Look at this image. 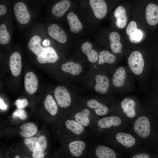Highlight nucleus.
Here are the masks:
<instances>
[{
	"label": "nucleus",
	"instance_id": "1",
	"mask_svg": "<svg viewBox=\"0 0 158 158\" xmlns=\"http://www.w3.org/2000/svg\"><path fill=\"white\" fill-rule=\"evenodd\" d=\"M59 127L58 133L59 138L63 142L84 139L90 140L88 130L69 117L64 120Z\"/></svg>",
	"mask_w": 158,
	"mask_h": 158
},
{
	"label": "nucleus",
	"instance_id": "2",
	"mask_svg": "<svg viewBox=\"0 0 158 158\" xmlns=\"http://www.w3.org/2000/svg\"><path fill=\"white\" fill-rule=\"evenodd\" d=\"M69 117L86 128L93 127L99 118L91 109L85 106L75 107Z\"/></svg>",
	"mask_w": 158,
	"mask_h": 158
},
{
	"label": "nucleus",
	"instance_id": "3",
	"mask_svg": "<svg viewBox=\"0 0 158 158\" xmlns=\"http://www.w3.org/2000/svg\"><path fill=\"white\" fill-rule=\"evenodd\" d=\"M121 123V119L115 116L99 118L94 126L88 130L91 140L101 136L106 130L118 127Z\"/></svg>",
	"mask_w": 158,
	"mask_h": 158
},
{
	"label": "nucleus",
	"instance_id": "4",
	"mask_svg": "<svg viewBox=\"0 0 158 158\" xmlns=\"http://www.w3.org/2000/svg\"><path fill=\"white\" fill-rule=\"evenodd\" d=\"M128 63L131 72L139 77L145 72V61L142 54L138 51L132 52L128 59Z\"/></svg>",
	"mask_w": 158,
	"mask_h": 158
},
{
	"label": "nucleus",
	"instance_id": "5",
	"mask_svg": "<svg viewBox=\"0 0 158 158\" xmlns=\"http://www.w3.org/2000/svg\"><path fill=\"white\" fill-rule=\"evenodd\" d=\"M54 97L56 102L59 107L63 109L72 107L71 97L68 91L63 86H59L56 88L54 92Z\"/></svg>",
	"mask_w": 158,
	"mask_h": 158
},
{
	"label": "nucleus",
	"instance_id": "6",
	"mask_svg": "<svg viewBox=\"0 0 158 158\" xmlns=\"http://www.w3.org/2000/svg\"><path fill=\"white\" fill-rule=\"evenodd\" d=\"M92 140L90 142L89 147L97 158H116V154L112 149L97 141Z\"/></svg>",
	"mask_w": 158,
	"mask_h": 158
},
{
	"label": "nucleus",
	"instance_id": "7",
	"mask_svg": "<svg viewBox=\"0 0 158 158\" xmlns=\"http://www.w3.org/2000/svg\"><path fill=\"white\" fill-rule=\"evenodd\" d=\"M135 132L143 138L147 137L150 132V125L148 118L145 116H141L135 121L133 124Z\"/></svg>",
	"mask_w": 158,
	"mask_h": 158
},
{
	"label": "nucleus",
	"instance_id": "8",
	"mask_svg": "<svg viewBox=\"0 0 158 158\" xmlns=\"http://www.w3.org/2000/svg\"><path fill=\"white\" fill-rule=\"evenodd\" d=\"M128 73L122 66L119 67L115 70L112 80V84L115 87L122 90L126 87L128 80Z\"/></svg>",
	"mask_w": 158,
	"mask_h": 158
},
{
	"label": "nucleus",
	"instance_id": "9",
	"mask_svg": "<svg viewBox=\"0 0 158 158\" xmlns=\"http://www.w3.org/2000/svg\"><path fill=\"white\" fill-rule=\"evenodd\" d=\"M13 11L17 19L20 23L26 24L29 22L30 15L24 3L19 2L15 4L13 7Z\"/></svg>",
	"mask_w": 158,
	"mask_h": 158
},
{
	"label": "nucleus",
	"instance_id": "10",
	"mask_svg": "<svg viewBox=\"0 0 158 158\" xmlns=\"http://www.w3.org/2000/svg\"><path fill=\"white\" fill-rule=\"evenodd\" d=\"M85 106L91 109L98 117L108 113L109 109L105 104L95 99H91L85 102Z\"/></svg>",
	"mask_w": 158,
	"mask_h": 158
},
{
	"label": "nucleus",
	"instance_id": "11",
	"mask_svg": "<svg viewBox=\"0 0 158 158\" xmlns=\"http://www.w3.org/2000/svg\"><path fill=\"white\" fill-rule=\"evenodd\" d=\"M89 3L95 16L98 19H102L106 16L107 6L104 0H90Z\"/></svg>",
	"mask_w": 158,
	"mask_h": 158
},
{
	"label": "nucleus",
	"instance_id": "12",
	"mask_svg": "<svg viewBox=\"0 0 158 158\" xmlns=\"http://www.w3.org/2000/svg\"><path fill=\"white\" fill-rule=\"evenodd\" d=\"M47 32L52 38L61 43H65L67 40L66 34L65 31L57 25L51 24L48 27Z\"/></svg>",
	"mask_w": 158,
	"mask_h": 158
},
{
	"label": "nucleus",
	"instance_id": "13",
	"mask_svg": "<svg viewBox=\"0 0 158 158\" xmlns=\"http://www.w3.org/2000/svg\"><path fill=\"white\" fill-rule=\"evenodd\" d=\"M59 57L53 48L51 47H46L44 51L37 57V60L40 63H53L56 62Z\"/></svg>",
	"mask_w": 158,
	"mask_h": 158
},
{
	"label": "nucleus",
	"instance_id": "14",
	"mask_svg": "<svg viewBox=\"0 0 158 158\" xmlns=\"http://www.w3.org/2000/svg\"><path fill=\"white\" fill-rule=\"evenodd\" d=\"M38 80L35 74L32 72L27 73L24 78V85L26 91L32 94L37 91L38 86Z\"/></svg>",
	"mask_w": 158,
	"mask_h": 158
},
{
	"label": "nucleus",
	"instance_id": "15",
	"mask_svg": "<svg viewBox=\"0 0 158 158\" xmlns=\"http://www.w3.org/2000/svg\"><path fill=\"white\" fill-rule=\"evenodd\" d=\"M96 84L94 87L95 91L97 93L103 95L106 94L110 85V82L106 75L97 74L95 77Z\"/></svg>",
	"mask_w": 158,
	"mask_h": 158
},
{
	"label": "nucleus",
	"instance_id": "16",
	"mask_svg": "<svg viewBox=\"0 0 158 158\" xmlns=\"http://www.w3.org/2000/svg\"><path fill=\"white\" fill-rule=\"evenodd\" d=\"M9 67L11 72L14 76H17L20 73L22 68V58L18 52H14L11 56Z\"/></svg>",
	"mask_w": 158,
	"mask_h": 158
},
{
	"label": "nucleus",
	"instance_id": "17",
	"mask_svg": "<svg viewBox=\"0 0 158 158\" xmlns=\"http://www.w3.org/2000/svg\"><path fill=\"white\" fill-rule=\"evenodd\" d=\"M145 17L147 23L154 25L158 23V6L150 3L147 6L145 11Z\"/></svg>",
	"mask_w": 158,
	"mask_h": 158
},
{
	"label": "nucleus",
	"instance_id": "18",
	"mask_svg": "<svg viewBox=\"0 0 158 158\" xmlns=\"http://www.w3.org/2000/svg\"><path fill=\"white\" fill-rule=\"evenodd\" d=\"M136 103L131 97L124 98L121 102V107L123 112L130 118H133L136 115L135 107Z\"/></svg>",
	"mask_w": 158,
	"mask_h": 158
},
{
	"label": "nucleus",
	"instance_id": "19",
	"mask_svg": "<svg viewBox=\"0 0 158 158\" xmlns=\"http://www.w3.org/2000/svg\"><path fill=\"white\" fill-rule=\"evenodd\" d=\"M114 15L116 18V24L117 27L120 29L125 28L127 20L125 8L121 6H118L115 9Z\"/></svg>",
	"mask_w": 158,
	"mask_h": 158
},
{
	"label": "nucleus",
	"instance_id": "20",
	"mask_svg": "<svg viewBox=\"0 0 158 158\" xmlns=\"http://www.w3.org/2000/svg\"><path fill=\"white\" fill-rule=\"evenodd\" d=\"M41 42V39L40 37L35 35L31 38L28 43L29 49L37 56L41 54L46 48L42 46Z\"/></svg>",
	"mask_w": 158,
	"mask_h": 158
},
{
	"label": "nucleus",
	"instance_id": "21",
	"mask_svg": "<svg viewBox=\"0 0 158 158\" xmlns=\"http://www.w3.org/2000/svg\"><path fill=\"white\" fill-rule=\"evenodd\" d=\"M71 31L74 33H77L83 29V25L76 15L73 12H69L67 16Z\"/></svg>",
	"mask_w": 158,
	"mask_h": 158
},
{
	"label": "nucleus",
	"instance_id": "22",
	"mask_svg": "<svg viewBox=\"0 0 158 158\" xmlns=\"http://www.w3.org/2000/svg\"><path fill=\"white\" fill-rule=\"evenodd\" d=\"M71 5L70 2L69 0L61 1L53 6L51 9V12L55 16L61 17L69 9Z\"/></svg>",
	"mask_w": 158,
	"mask_h": 158
},
{
	"label": "nucleus",
	"instance_id": "23",
	"mask_svg": "<svg viewBox=\"0 0 158 158\" xmlns=\"http://www.w3.org/2000/svg\"><path fill=\"white\" fill-rule=\"evenodd\" d=\"M62 70L73 75H79L82 71V65L79 63L69 61L63 64L61 66Z\"/></svg>",
	"mask_w": 158,
	"mask_h": 158
},
{
	"label": "nucleus",
	"instance_id": "24",
	"mask_svg": "<svg viewBox=\"0 0 158 158\" xmlns=\"http://www.w3.org/2000/svg\"><path fill=\"white\" fill-rule=\"evenodd\" d=\"M19 134L22 137L28 138L33 136L37 132L38 128L33 123L28 122L21 125Z\"/></svg>",
	"mask_w": 158,
	"mask_h": 158
},
{
	"label": "nucleus",
	"instance_id": "25",
	"mask_svg": "<svg viewBox=\"0 0 158 158\" xmlns=\"http://www.w3.org/2000/svg\"><path fill=\"white\" fill-rule=\"evenodd\" d=\"M92 48V44L87 42H84L81 47L82 52L86 55L88 60L91 63H95L99 59V55Z\"/></svg>",
	"mask_w": 158,
	"mask_h": 158
},
{
	"label": "nucleus",
	"instance_id": "26",
	"mask_svg": "<svg viewBox=\"0 0 158 158\" xmlns=\"http://www.w3.org/2000/svg\"><path fill=\"white\" fill-rule=\"evenodd\" d=\"M110 47L112 51L115 54L120 53L122 49V45L120 42V36L116 32H111L109 35Z\"/></svg>",
	"mask_w": 158,
	"mask_h": 158
},
{
	"label": "nucleus",
	"instance_id": "27",
	"mask_svg": "<svg viewBox=\"0 0 158 158\" xmlns=\"http://www.w3.org/2000/svg\"><path fill=\"white\" fill-rule=\"evenodd\" d=\"M115 138L118 142L126 147H131L136 142L133 136L125 133H118L116 134Z\"/></svg>",
	"mask_w": 158,
	"mask_h": 158
},
{
	"label": "nucleus",
	"instance_id": "28",
	"mask_svg": "<svg viewBox=\"0 0 158 158\" xmlns=\"http://www.w3.org/2000/svg\"><path fill=\"white\" fill-rule=\"evenodd\" d=\"M44 104L45 108L50 115L54 116L56 115L58 111V106L51 95H49L46 97Z\"/></svg>",
	"mask_w": 158,
	"mask_h": 158
},
{
	"label": "nucleus",
	"instance_id": "29",
	"mask_svg": "<svg viewBox=\"0 0 158 158\" xmlns=\"http://www.w3.org/2000/svg\"><path fill=\"white\" fill-rule=\"evenodd\" d=\"M116 59V56L109 51L103 50L99 53L98 63L99 65L104 63L113 64L115 62Z\"/></svg>",
	"mask_w": 158,
	"mask_h": 158
},
{
	"label": "nucleus",
	"instance_id": "30",
	"mask_svg": "<svg viewBox=\"0 0 158 158\" xmlns=\"http://www.w3.org/2000/svg\"><path fill=\"white\" fill-rule=\"evenodd\" d=\"M10 40V36L5 25L4 24H1L0 25V43L6 44Z\"/></svg>",
	"mask_w": 158,
	"mask_h": 158
},
{
	"label": "nucleus",
	"instance_id": "31",
	"mask_svg": "<svg viewBox=\"0 0 158 158\" xmlns=\"http://www.w3.org/2000/svg\"><path fill=\"white\" fill-rule=\"evenodd\" d=\"M128 36L129 40L131 42L138 43L142 40L143 34L140 30L137 29L132 31Z\"/></svg>",
	"mask_w": 158,
	"mask_h": 158
},
{
	"label": "nucleus",
	"instance_id": "32",
	"mask_svg": "<svg viewBox=\"0 0 158 158\" xmlns=\"http://www.w3.org/2000/svg\"><path fill=\"white\" fill-rule=\"evenodd\" d=\"M38 141V138L36 137H30L25 138L23 142L29 150L33 152L36 147Z\"/></svg>",
	"mask_w": 158,
	"mask_h": 158
},
{
	"label": "nucleus",
	"instance_id": "33",
	"mask_svg": "<svg viewBox=\"0 0 158 158\" xmlns=\"http://www.w3.org/2000/svg\"><path fill=\"white\" fill-rule=\"evenodd\" d=\"M45 149L40 146L38 144L33 150L32 154V158H44Z\"/></svg>",
	"mask_w": 158,
	"mask_h": 158
},
{
	"label": "nucleus",
	"instance_id": "34",
	"mask_svg": "<svg viewBox=\"0 0 158 158\" xmlns=\"http://www.w3.org/2000/svg\"><path fill=\"white\" fill-rule=\"evenodd\" d=\"M27 117L26 111L23 109H16L13 113V118H18L22 120L25 119Z\"/></svg>",
	"mask_w": 158,
	"mask_h": 158
},
{
	"label": "nucleus",
	"instance_id": "35",
	"mask_svg": "<svg viewBox=\"0 0 158 158\" xmlns=\"http://www.w3.org/2000/svg\"><path fill=\"white\" fill-rule=\"evenodd\" d=\"M14 104L18 109H22L28 105V102L26 99H18L16 100Z\"/></svg>",
	"mask_w": 158,
	"mask_h": 158
},
{
	"label": "nucleus",
	"instance_id": "36",
	"mask_svg": "<svg viewBox=\"0 0 158 158\" xmlns=\"http://www.w3.org/2000/svg\"><path fill=\"white\" fill-rule=\"evenodd\" d=\"M137 29V25L136 22L134 21H131L129 23L126 28V33L129 35L132 31Z\"/></svg>",
	"mask_w": 158,
	"mask_h": 158
},
{
	"label": "nucleus",
	"instance_id": "37",
	"mask_svg": "<svg viewBox=\"0 0 158 158\" xmlns=\"http://www.w3.org/2000/svg\"><path fill=\"white\" fill-rule=\"evenodd\" d=\"M38 144L40 146L45 150L47 145V141L46 137L43 135L40 136L38 138Z\"/></svg>",
	"mask_w": 158,
	"mask_h": 158
},
{
	"label": "nucleus",
	"instance_id": "38",
	"mask_svg": "<svg viewBox=\"0 0 158 158\" xmlns=\"http://www.w3.org/2000/svg\"><path fill=\"white\" fill-rule=\"evenodd\" d=\"M132 158H150V157L147 154L140 153L135 155Z\"/></svg>",
	"mask_w": 158,
	"mask_h": 158
},
{
	"label": "nucleus",
	"instance_id": "39",
	"mask_svg": "<svg viewBox=\"0 0 158 158\" xmlns=\"http://www.w3.org/2000/svg\"><path fill=\"white\" fill-rule=\"evenodd\" d=\"M7 12V9L6 6L2 4L0 5V15H3Z\"/></svg>",
	"mask_w": 158,
	"mask_h": 158
},
{
	"label": "nucleus",
	"instance_id": "40",
	"mask_svg": "<svg viewBox=\"0 0 158 158\" xmlns=\"http://www.w3.org/2000/svg\"><path fill=\"white\" fill-rule=\"evenodd\" d=\"M0 109L3 110H5L7 108V106L4 103L2 99H0Z\"/></svg>",
	"mask_w": 158,
	"mask_h": 158
},
{
	"label": "nucleus",
	"instance_id": "41",
	"mask_svg": "<svg viewBox=\"0 0 158 158\" xmlns=\"http://www.w3.org/2000/svg\"><path fill=\"white\" fill-rule=\"evenodd\" d=\"M42 44L44 46L47 47L50 45V42L48 39H46L43 42Z\"/></svg>",
	"mask_w": 158,
	"mask_h": 158
},
{
	"label": "nucleus",
	"instance_id": "42",
	"mask_svg": "<svg viewBox=\"0 0 158 158\" xmlns=\"http://www.w3.org/2000/svg\"><path fill=\"white\" fill-rule=\"evenodd\" d=\"M15 158H20V157L18 156H17Z\"/></svg>",
	"mask_w": 158,
	"mask_h": 158
}]
</instances>
